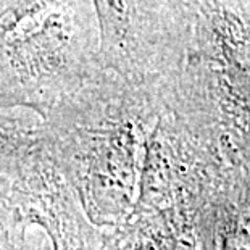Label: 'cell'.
Returning <instances> with one entry per match:
<instances>
[{
  "label": "cell",
  "mask_w": 250,
  "mask_h": 250,
  "mask_svg": "<svg viewBox=\"0 0 250 250\" xmlns=\"http://www.w3.org/2000/svg\"><path fill=\"white\" fill-rule=\"evenodd\" d=\"M165 105L162 78L104 70L41 118L47 152L97 229H116L132 211L147 141Z\"/></svg>",
  "instance_id": "6da1fadb"
},
{
  "label": "cell",
  "mask_w": 250,
  "mask_h": 250,
  "mask_svg": "<svg viewBox=\"0 0 250 250\" xmlns=\"http://www.w3.org/2000/svg\"><path fill=\"white\" fill-rule=\"evenodd\" d=\"M178 70L162 78L174 113L228 167L250 165V0H186Z\"/></svg>",
  "instance_id": "7a4b0ae2"
},
{
  "label": "cell",
  "mask_w": 250,
  "mask_h": 250,
  "mask_svg": "<svg viewBox=\"0 0 250 250\" xmlns=\"http://www.w3.org/2000/svg\"><path fill=\"white\" fill-rule=\"evenodd\" d=\"M223 163L171 105L147 141L136 204L102 250H215V197Z\"/></svg>",
  "instance_id": "3957f363"
},
{
  "label": "cell",
  "mask_w": 250,
  "mask_h": 250,
  "mask_svg": "<svg viewBox=\"0 0 250 250\" xmlns=\"http://www.w3.org/2000/svg\"><path fill=\"white\" fill-rule=\"evenodd\" d=\"M104 70L90 0H0V110L44 118Z\"/></svg>",
  "instance_id": "277c9868"
},
{
  "label": "cell",
  "mask_w": 250,
  "mask_h": 250,
  "mask_svg": "<svg viewBox=\"0 0 250 250\" xmlns=\"http://www.w3.org/2000/svg\"><path fill=\"white\" fill-rule=\"evenodd\" d=\"M105 70L127 79L167 78L183 58L186 0H90Z\"/></svg>",
  "instance_id": "5b68a950"
},
{
  "label": "cell",
  "mask_w": 250,
  "mask_h": 250,
  "mask_svg": "<svg viewBox=\"0 0 250 250\" xmlns=\"http://www.w3.org/2000/svg\"><path fill=\"white\" fill-rule=\"evenodd\" d=\"M8 192L29 225L49 236L52 250H102L104 231L86 218L44 142L23 162Z\"/></svg>",
  "instance_id": "8992f818"
},
{
  "label": "cell",
  "mask_w": 250,
  "mask_h": 250,
  "mask_svg": "<svg viewBox=\"0 0 250 250\" xmlns=\"http://www.w3.org/2000/svg\"><path fill=\"white\" fill-rule=\"evenodd\" d=\"M215 250H250V165L223 168L215 197Z\"/></svg>",
  "instance_id": "52a82bcc"
},
{
  "label": "cell",
  "mask_w": 250,
  "mask_h": 250,
  "mask_svg": "<svg viewBox=\"0 0 250 250\" xmlns=\"http://www.w3.org/2000/svg\"><path fill=\"white\" fill-rule=\"evenodd\" d=\"M44 142L37 115L0 110V192L10 188L26 158Z\"/></svg>",
  "instance_id": "ba28073f"
},
{
  "label": "cell",
  "mask_w": 250,
  "mask_h": 250,
  "mask_svg": "<svg viewBox=\"0 0 250 250\" xmlns=\"http://www.w3.org/2000/svg\"><path fill=\"white\" fill-rule=\"evenodd\" d=\"M29 223L15 204L8 189L0 192V250H42L37 236H31Z\"/></svg>",
  "instance_id": "9c48e42d"
}]
</instances>
